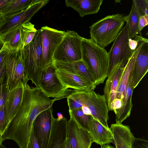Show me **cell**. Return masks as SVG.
I'll return each mask as SVG.
<instances>
[{
	"instance_id": "6da1fadb",
	"label": "cell",
	"mask_w": 148,
	"mask_h": 148,
	"mask_svg": "<svg viewBox=\"0 0 148 148\" xmlns=\"http://www.w3.org/2000/svg\"><path fill=\"white\" fill-rule=\"evenodd\" d=\"M22 101L20 109L8 124L3 134V140L15 141L19 148H27L33 122L39 114L52 107L55 99L47 96L39 87L24 84Z\"/></svg>"
},
{
	"instance_id": "7a4b0ae2",
	"label": "cell",
	"mask_w": 148,
	"mask_h": 148,
	"mask_svg": "<svg viewBox=\"0 0 148 148\" xmlns=\"http://www.w3.org/2000/svg\"><path fill=\"white\" fill-rule=\"evenodd\" d=\"M81 45L82 60L94 77L96 86L103 83L109 72L108 52L91 39L83 37Z\"/></svg>"
},
{
	"instance_id": "3957f363",
	"label": "cell",
	"mask_w": 148,
	"mask_h": 148,
	"mask_svg": "<svg viewBox=\"0 0 148 148\" xmlns=\"http://www.w3.org/2000/svg\"><path fill=\"white\" fill-rule=\"evenodd\" d=\"M127 20V16L120 13L101 18L90 27V39L104 48L114 41Z\"/></svg>"
},
{
	"instance_id": "277c9868",
	"label": "cell",
	"mask_w": 148,
	"mask_h": 148,
	"mask_svg": "<svg viewBox=\"0 0 148 148\" xmlns=\"http://www.w3.org/2000/svg\"><path fill=\"white\" fill-rule=\"evenodd\" d=\"M21 51L27 79L38 87L43 71L41 67L42 49L40 29L37 30L31 42Z\"/></svg>"
},
{
	"instance_id": "5b68a950",
	"label": "cell",
	"mask_w": 148,
	"mask_h": 148,
	"mask_svg": "<svg viewBox=\"0 0 148 148\" xmlns=\"http://www.w3.org/2000/svg\"><path fill=\"white\" fill-rule=\"evenodd\" d=\"M83 37L73 31L67 30L53 54V62H72L82 59Z\"/></svg>"
},
{
	"instance_id": "8992f818",
	"label": "cell",
	"mask_w": 148,
	"mask_h": 148,
	"mask_svg": "<svg viewBox=\"0 0 148 148\" xmlns=\"http://www.w3.org/2000/svg\"><path fill=\"white\" fill-rule=\"evenodd\" d=\"M5 78L10 91L20 84L27 83L21 49L8 50L5 61Z\"/></svg>"
},
{
	"instance_id": "52a82bcc",
	"label": "cell",
	"mask_w": 148,
	"mask_h": 148,
	"mask_svg": "<svg viewBox=\"0 0 148 148\" xmlns=\"http://www.w3.org/2000/svg\"><path fill=\"white\" fill-rule=\"evenodd\" d=\"M124 27L118 34L109 51L108 52L109 67L108 72L120 64L125 65L131 57L133 51L129 45V27L127 20Z\"/></svg>"
},
{
	"instance_id": "ba28073f",
	"label": "cell",
	"mask_w": 148,
	"mask_h": 148,
	"mask_svg": "<svg viewBox=\"0 0 148 148\" xmlns=\"http://www.w3.org/2000/svg\"><path fill=\"white\" fill-rule=\"evenodd\" d=\"M42 52L41 67L43 70L53 63V58L65 33L47 26L40 29Z\"/></svg>"
},
{
	"instance_id": "9c48e42d",
	"label": "cell",
	"mask_w": 148,
	"mask_h": 148,
	"mask_svg": "<svg viewBox=\"0 0 148 148\" xmlns=\"http://www.w3.org/2000/svg\"><path fill=\"white\" fill-rule=\"evenodd\" d=\"M53 110L52 107L39 114L34 120L32 130L39 148H49Z\"/></svg>"
},
{
	"instance_id": "30bf717a",
	"label": "cell",
	"mask_w": 148,
	"mask_h": 148,
	"mask_svg": "<svg viewBox=\"0 0 148 148\" xmlns=\"http://www.w3.org/2000/svg\"><path fill=\"white\" fill-rule=\"evenodd\" d=\"M56 69L53 63L43 70L41 77L38 87L48 97L58 98L66 89L58 77Z\"/></svg>"
},
{
	"instance_id": "8fae6325",
	"label": "cell",
	"mask_w": 148,
	"mask_h": 148,
	"mask_svg": "<svg viewBox=\"0 0 148 148\" xmlns=\"http://www.w3.org/2000/svg\"><path fill=\"white\" fill-rule=\"evenodd\" d=\"M148 70V40L143 37L128 80L134 89L147 73Z\"/></svg>"
},
{
	"instance_id": "7c38bea8",
	"label": "cell",
	"mask_w": 148,
	"mask_h": 148,
	"mask_svg": "<svg viewBox=\"0 0 148 148\" xmlns=\"http://www.w3.org/2000/svg\"><path fill=\"white\" fill-rule=\"evenodd\" d=\"M69 111L70 118L66 123V138L71 148H90L93 142L91 135L78 126Z\"/></svg>"
},
{
	"instance_id": "4fadbf2b",
	"label": "cell",
	"mask_w": 148,
	"mask_h": 148,
	"mask_svg": "<svg viewBox=\"0 0 148 148\" xmlns=\"http://www.w3.org/2000/svg\"><path fill=\"white\" fill-rule=\"evenodd\" d=\"M84 106L88 108L91 115L93 118L106 128L110 129L107 123L109 119V110L103 95L97 93L92 90L90 97Z\"/></svg>"
},
{
	"instance_id": "5bb4252c",
	"label": "cell",
	"mask_w": 148,
	"mask_h": 148,
	"mask_svg": "<svg viewBox=\"0 0 148 148\" xmlns=\"http://www.w3.org/2000/svg\"><path fill=\"white\" fill-rule=\"evenodd\" d=\"M49 1L44 0L21 12L5 16L6 22L0 31V36L18 25L29 22L35 14Z\"/></svg>"
},
{
	"instance_id": "9a60e30c",
	"label": "cell",
	"mask_w": 148,
	"mask_h": 148,
	"mask_svg": "<svg viewBox=\"0 0 148 148\" xmlns=\"http://www.w3.org/2000/svg\"><path fill=\"white\" fill-rule=\"evenodd\" d=\"M125 65L120 64L113 68L108 73L104 88V95L109 111L112 102L116 98L117 88Z\"/></svg>"
},
{
	"instance_id": "2e32d148",
	"label": "cell",
	"mask_w": 148,
	"mask_h": 148,
	"mask_svg": "<svg viewBox=\"0 0 148 148\" xmlns=\"http://www.w3.org/2000/svg\"><path fill=\"white\" fill-rule=\"evenodd\" d=\"M113 136V141L115 148H132L134 138L130 127L122 123H116L111 125L109 128Z\"/></svg>"
},
{
	"instance_id": "e0dca14e",
	"label": "cell",
	"mask_w": 148,
	"mask_h": 148,
	"mask_svg": "<svg viewBox=\"0 0 148 148\" xmlns=\"http://www.w3.org/2000/svg\"><path fill=\"white\" fill-rule=\"evenodd\" d=\"M24 90V85L22 83L9 92L5 104L8 125L20 109Z\"/></svg>"
},
{
	"instance_id": "ac0fdd59",
	"label": "cell",
	"mask_w": 148,
	"mask_h": 148,
	"mask_svg": "<svg viewBox=\"0 0 148 148\" xmlns=\"http://www.w3.org/2000/svg\"><path fill=\"white\" fill-rule=\"evenodd\" d=\"M53 63L57 69L79 76L88 82L95 88L96 87L94 77L82 60L72 62H54Z\"/></svg>"
},
{
	"instance_id": "d6986e66",
	"label": "cell",
	"mask_w": 148,
	"mask_h": 148,
	"mask_svg": "<svg viewBox=\"0 0 148 148\" xmlns=\"http://www.w3.org/2000/svg\"><path fill=\"white\" fill-rule=\"evenodd\" d=\"M92 90L90 88L79 90L68 88L57 100L67 98L69 110L72 111L84 105L90 97Z\"/></svg>"
},
{
	"instance_id": "ffe728a7",
	"label": "cell",
	"mask_w": 148,
	"mask_h": 148,
	"mask_svg": "<svg viewBox=\"0 0 148 148\" xmlns=\"http://www.w3.org/2000/svg\"><path fill=\"white\" fill-rule=\"evenodd\" d=\"M103 0H66L67 7H71L76 10L79 16L97 13L102 4Z\"/></svg>"
},
{
	"instance_id": "44dd1931",
	"label": "cell",
	"mask_w": 148,
	"mask_h": 148,
	"mask_svg": "<svg viewBox=\"0 0 148 148\" xmlns=\"http://www.w3.org/2000/svg\"><path fill=\"white\" fill-rule=\"evenodd\" d=\"M89 133L93 142L101 146L112 143L113 136L110 129L103 125L92 116L89 124Z\"/></svg>"
},
{
	"instance_id": "7402d4cb",
	"label": "cell",
	"mask_w": 148,
	"mask_h": 148,
	"mask_svg": "<svg viewBox=\"0 0 148 148\" xmlns=\"http://www.w3.org/2000/svg\"><path fill=\"white\" fill-rule=\"evenodd\" d=\"M56 72L66 89L71 88L79 90L90 88L94 90L95 88L88 82L77 75L57 69Z\"/></svg>"
},
{
	"instance_id": "603a6c76",
	"label": "cell",
	"mask_w": 148,
	"mask_h": 148,
	"mask_svg": "<svg viewBox=\"0 0 148 148\" xmlns=\"http://www.w3.org/2000/svg\"><path fill=\"white\" fill-rule=\"evenodd\" d=\"M133 90L134 89L131 87L128 80L125 95L122 100V106L120 108L114 111L116 115V123H122L130 116L133 106L132 97Z\"/></svg>"
},
{
	"instance_id": "cb8c5ba5",
	"label": "cell",
	"mask_w": 148,
	"mask_h": 148,
	"mask_svg": "<svg viewBox=\"0 0 148 148\" xmlns=\"http://www.w3.org/2000/svg\"><path fill=\"white\" fill-rule=\"evenodd\" d=\"M22 25H19L14 27L0 36V39L5 44L8 50H17L22 49L21 40Z\"/></svg>"
},
{
	"instance_id": "d4e9b609",
	"label": "cell",
	"mask_w": 148,
	"mask_h": 148,
	"mask_svg": "<svg viewBox=\"0 0 148 148\" xmlns=\"http://www.w3.org/2000/svg\"><path fill=\"white\" fill-rule=\"evenodd\" d=\"M141 15L139 10L136 4L135 0L132 1L131 11L127 15L129 27V38L132 39L138 34L139 18Z\"/></svg>"
},
{
	"instance_id": "484cf974",
	"label": "cell",
	"mask_w": 148,
	"mask_h": 148,
	"mask_svg": "<svg viewBox=\"0 0 148 148\" xmlns=\"http://www.w3.org/2000/svg\"><path fill=\"white\" fill-rule=\"evenodd\" d=\"M32 0H10L1 12L5 16L11 15L27 8Z\"/></svg>"
},
{
	"instance_id": "4316f807",
	"label": "cell",
	"mask_w": 148,
	"mask_h": 148,
	"mask_svg": "<svg viewBox=\"0 0 148 148\" xmlns=\"http://www.w3.org/2000/svg\"><path fill=\"white\" fill-rule=\"evenodd\" d=\"M69 110L71 111L78 126L89 132V124L92 115L84 114L81 108Z\"/></svg>"
},
{
	"instance_id": "83f0119b",
	"label": "cell",
	"mask_w": 148,
	"mask_h": 148,
	"mask_svg": "<svg viewBox=\"0 0 148 148\" xmlns=\"http://www.w3.org/2000/svg\"><path fill=\"white\" fill-rule=\"evenodd\" d=\"M37 31L34 27V25L29 22L22 25L21 40L22 48L31 42Z\"/></svg>"
},
{
	"instance_id": "f1b7e54d",
	"label": "cell",
	"mask_w": 148,
	"mask_h": 148,
	"mask_svg": "<svg viewBox=\"0 0 148 148\" xmlns=\"http://www.w3.org/2000/svg\"><path fill=\"white\" fill-rule=\"evenodd\" d=\"M9 91L5 75L0 79V108L5 105Z\"/></svg>"
},
{
	"instance_id": "f546056e",
	"label": "cell",
	"mask_w": 148,
	"mask_h": 148,
	"mask_svg": "<svg viewBox=\"0 0 148 148\" xmlns=\"http://www.w3.org/2000/svg\"><path fill=\"white\" fill-rule=\"evenodd\" d=\"M135 1L141 15L148 19V1L135 0Z\"/></svg>"
},
{
	"instance_id": "4dcf8cb0",
	"label": "cell",
	"mask_w": 148,
	"mask_h": 148,
	"mask_svg": "<svg viewBox=\"0 0 148 148\" xmlns=\"http://www.w3.org/2000/svg\"><path fill=\"white\" fill-rule=\"evenodd\" d=\"M8 52V50L5 45L3 49L0 51V79L5 75L6 57Z\"/></svg>"
},
{
	"instance_id": "1f68e13d",
	"label": "cell",
	"mask_w": 148,
	"mask_h": 148,
	"mask_svg": "<svg viewBox=\"0 0 148 148\" xmlns=\"http://www.w3.org/2000/svg\"><path fill=\"white\" fill-rule=\"evenodd\" d=\"M7 125L5 106L4 105L0 108V130L3 134Z\"/></svg>"
},
{
	"instance_id": "d6a6232c",
	"label": "cell",
	"mask_w": 148,
	"mask_h": 148,
	"mask_svg": "<svg viewBox=\"0 0 148 148\" xmlns=\"http://www.w3.org/2000/svg\"><path fill=\"white\" fill-rule=\"evenodd\" d=\"M132 148H148V141L143 139L134 138L132 143Z\"/></svg>"
},
{
	"instance_id": "836d02e7",
	"label": "cell",
	"mask_w": 148,
	"mask_h": 148,
	"mask_svg": "<svg viewBox=\"0 0 148 148\" xmlns=\"http://www.w3.org/2000/svg\"><path fill=\"white\" fill-rule=\"evenodd\" d=\"M148 24V19L144 16L140 15L139 17L138 25V34L141 35V31L143 28Z\"/></svg>"
},
{
	"instance_id": "e575fe53",
	"label": "cell",
	"mask_w": 148,
	"mask_h": 148,
	"mask_svg": "<svg viewBox=\"0 0 148 148\" xmlns=\"http://www.w3.org/2000/svg\"><path fill=\"white\" fill-rule=\"evenodd\" d=\"M122 101L121 99L115 98L112 102L111 110L114 111L120 108L122 106Z\"/></svg>"
},
{
	"instance_id": "d590c367",
	"label": "cell",
	"mask_w": 148,
	"mask_h": 148,
	"mask_svg": "<svg viewBox=\"0 0 148 148\" xmlns=\"http://www.w3.org/2000/svg\"><path fill=\"white\" fill-rule=\"evenodd\" d=\"M29 140L30 141L32 148H39L37 140L32 131L31 133Z\"/></svg>"
},
{
	"instance_id": "8d00e7d4",
	"label": "cell",
	"mask_w": 148,
	"mask_h": 148,
	"mask_svg": "<svg viewBox=\"0 0 148 148\" xmlns=\"http://www.w3.org/2000/svg\"><path fill=\"white\" fill-rule=\"evenodd\" d=\"M129 45L131 49L134 51L136 48L138 44V41L134 39H132L129 38Z\"/></svg>"
},
{
	"instance_id": "74e56055",
	"label": "cell",
	"mask_w": 148,
	"mask_h": 148,
	"mask_svg": "<svg viewBox=\"0 0 148 148\" xmlns=\"http://www.w3.org/2000/svg\"><path fill=\"white\" fill-rule=\"evenodd\" d=\"M6 22V18L5 15L1 11H0V31Z\"/></svg>"
},
{
	"instance_id": "f35d334b",
	"label": "cell",
	"mask_w": 148,
	"mask_h": 148,
	"mask_svg": "<svg viewBox=\"0 0 148 148\" xmlns=\"http://www.w3.org/2000/svg\"><path fill=\"white\" fill-rule=\"evenodd\" d=\"M10 0H0V11L10 1Z\"/></svg>"
},
{
	"instance_id": "ab89813d",
	"label": "cell",
	"mask_w": 148,
	"mask_h": 148,
	"mask_svg": "<svg viewBox=\"0 0 148 148\" xmlns=\"http://www.w3.org/2000/svg\"><path fill=\"white\" fill-rule=\"evenodd\" d=\"M81 108L84 114L86 115H91L89 110L87 106H82Z\"/></svg>"
},
{
	"instance_id": "60d3db41",
	"label": "cell",
	"mask_w": 148,
	"mask_h": 148,
	"mask_svg": "<svg viewBox=\"0 0 148 148\" xmlns=\"http://www.w3.org/2000/svg\"><path fill=\"white\" fill-rule=\"evenodd\" d=\"M64 148H71L66 137L64 142Z\"/></svg>"
},
{
	"instance_id": "b9f144b4",
	"label": "cell",
	"mask_w": 148,
	"mask_h": 148,
	"mask_svg": "<svg viewBox=\"0 0 148 148\" xmlns=\"http://www.w3.org/2000/svg\"><path fill=\"white\" fill-rule=\"evenodd\" d=\"M100 148H115L109 144L104 145L101 146Z\"/></svg>"
},
{
	"instance_id": "7bdbcfd3",
	"label": "cell",
	"mask_w": 148,
	"mask_h": 148,
	"mask_svg": "<svg viewBox=\"0 0 148 148\" xmlns=\"http://www.w3.org/2000/svg\"><path fill=\"white\" fill-rule=\"evenodd\" d=\"M57 115L58 116V117L57 119V120L59 121L61 120L63 117V116L62 114L60 112H58L57 114Z\"/></svg>"
},
{
	"instance_id": "ee69618b",
	"label": "cell",
	"mask_w": 148,
	"mask_h": 148,
	"mask_svg": "<svg viewBox=\"0 0 148 148\" xmlns=\"http://www.w3.org/2000/svg\"><path fill=\"white\" fill-rule=\"evenodd\" d=\"M3 141V134L0 130V145L2 144V143Z\"/></svg>"
},
{
	"instance_id": "f6af8a7d",
	"label": "cell",
	"mask_w": 148,
	"mask_h": 148,
	"mask_svg": "<svg viewBox=\"0 0 148 148\" xmlns=\"http://www.w3.org/2000/svg\"><path fill=\"white\" fill-rule=\"evenodd\" d=\"M5 46V44L0 39V51L3 49Z\"/></svg>"
},
{
	"instance_id": "bcb514c9",
	"label": "cell",
	"mask_w": 148,
	"mask_h": 148,
	"mask_svg": "<svg viewBox=\"0 0 148 148\" xmlns=\"http://www.w3.org/2000/svg\"><path fill=\"white\" fill-rule=\"evenodd\" d=\"M27 148H32L30 141L29 142Z\"/></svg>"
},
{
	"instance_id": "7dc6e473",
	"label": "cell",
	"mask_w": 148,
	"mask_h": 148,
	"mask_svg": "<svg viewBox=\"0 0 148 148\" xmlns=\"http://www.w3.org/2000/svg\"><path fill=\"white\" fill-rule=\"evenodd\" d=\"M0 148H7L5 146L3 145L2 144H1L0 145Z\"/></svg>"
}]
</instances>
